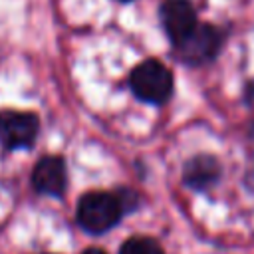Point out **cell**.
Masks as SVG:
<instances>
[{"mask_svg": "<svg viewBox=\"0 0 254 254\" xmlns=\"http://www.w3.org/2000/svg\"><path fill=\"white\" fill-rule=\"evenodd\" d=\"M250 135L254 137V123H252V127H250Z\"/></svg>", "mask_w": 254, "mask_h": 254, "instance_id": "obj_11", "label": "cell"}, {"mask_svg": "<svg viewBox=\"0 0 254 254\" xmlns=\"http://www.w3.org/2000/svg\"><path fill=\"white\" fill-rule=\"evenodd\" d=\"M32 185L40 194L62 196L67 185V171L64 159L58 155L42 157L34 167Z\"/></svg>", "mask_w": 254, "mask_h": 254, "instance_id": "obj_6", "label": "cell"}, {"mask_svg": "<svg viewBox=\"0 0 254 254\" xmlns=\"http://www.w3.org/2000/svg\"><path fill=\"white\" fill-rule=\"evenodd\" d=\"M159 18H161L163 30L171 38L173 46L179 44L183 38H187L198 24L196 12L189 0H165L161 4Z\"/></svg>", "mask_w": 254, "mask_h": 254, "instance_id": "obj_5", "label": "cell"}, {"mask_svg": "<svg viewBox=\"0 0 254 254\" xmlns=\"http://www.w3.org/2000/svg\"><path fill=\"white\" fill-rule=\"evenodd\" d=\"M83 254H105L103 250H99V248H87Z\"/></svg>", "mask_w": 254, "mask_h": 254, "instance_id": "obj_10", "label": "cell"}, {"mask_svg": "<svg viewBox=\"0 0 254 254\" xmlns=\"http://www.w3.org/2000/svg\"><path fill=\"white\" fill-rule=\"evenodd\" d=\"M121 2H129V0H121Z\"/></svg>", "mask_w": 254, "mask_h": 254, "instance_id": "obj_12", "label": "cell"}, {"mask_svg": "<svg viewBox=\"0 0 254 254\" xmlns=\"http://www.w3.org/2000/svg\"><path fill=\"white\" fill-rule=\"evenodd\" d=\"M222 46V32L210 24H196L194 30L175 44L177 58L189 65L212 62Z\"/></svg>", "mask_w": 254, "mask_h": 254, "instance_id": "obj_3", "label": "cell"}, {"mask_svg": "<svg viewBox=\"0 0 254 254\" xmlns=\"http://www.w3.org/2000/svg\"><path fill=\"white\" fill-rule=\"evenodd\" d=\"M123 216V208L115 194L93 190L77 202V222L85 232L103 234L111 230Z\"/></svg>", "mask_w": 254, "mask_h": 254, "instance_id": "obj_1", "label": "cell"}, {"mask_svg": "<svg viewBox=\"0 0 254 254\" xmlns=\"http://www.w3.org/2000/svg\"><path fill=\"white\" fill-rule=\"evenodd\" d=\"M115 196H117V200H119V204L123 208V214L137 206V194L133 190H129V189H119L115 192Z\"/></svg>", "mask_w": 254, "mask_h": 254, "instance_id": "obj_9", "label": "cell"}, {"mask_svg": "<svg viewBox=\"0 0 254 254\" xmlns=\"http://www.w3.org/2000/svg\"><path fill=\"white\" fill-rule=\"evenodd\" d=\"M220 179V163L212 155H194L183 167V183L194 190H206Z\"/></svg>", "mask_w": 254, "mask_h": 254, "instance_id": "obj_7", "label": "cell"}, {"mask_svg": "<svg viewBox=\"0 0 254 254\" xmlns=\"http://www.w3.org/2000/svg\"><path fill=\"white\" fill-rule=\"evenodd\" d=\"M119 254H165L157 240L147 236H133L123 242Z\"/></svg>", "mask_w": 254, "mask_h": 254, "instance_id": "obj_8", "label": "cell"}, {"mask_svg": "<svg viewBox=\"0 0 254 254\" xmlns=\"http://www.w3.org/2000/svg\"><path fill=\"white\" fill-rule=\"evenodd\" d=\"M129 85L141 101L161 105L173 93V73L159 60H145L133 67Z\"/></svg>", "mask_w": 254, "mask_h": 254, "instance_id": "obj_2", "label": "cell"}, {"mask_svg": "<svg viewBox=\"0 0 254 254\" xmlns=\"http://www.w3.org/2000/svg\"><path fill=\"white\" fill-rule=\"evenodd\" d=\"M40 131V121L30 111H0V143L4 149H28L34 145Z\"/></svg>", "mask_w": 254, "mask_h": 254, "instance_id": "obj_4", "label": "cell"}]
</instances>
